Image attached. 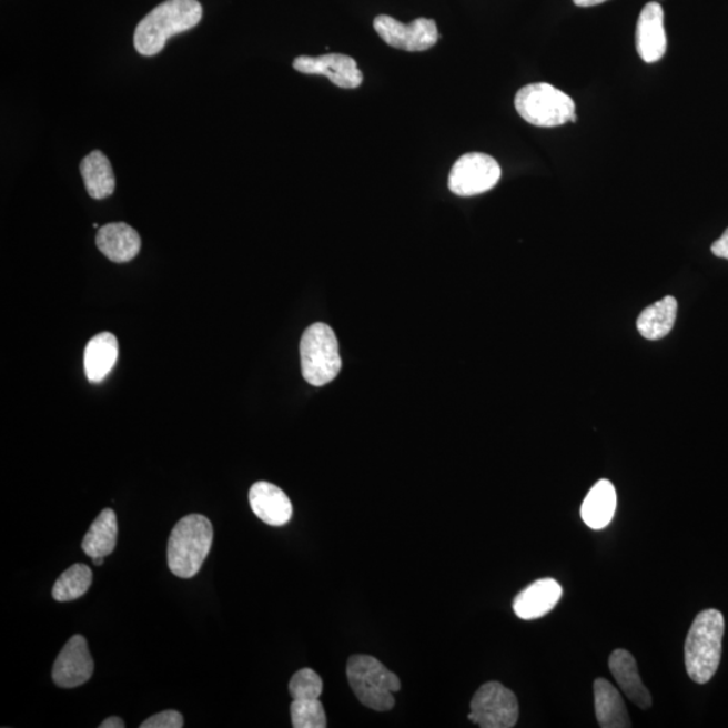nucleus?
Segmentation results:
<instances>
[{
    "instance_id": "4468645a",
    "label": "nucleus",
    "mask_w": 728,
    "mask_h": 728,
    "mask_svg": "<svg viewBox=\"0 0 728 728\" xmlns=\"http://www.w3.org/2000/svg\"><path fill=\"white\" fill-rule=\"evenodd\" d=\"M563 588L555 579H542L532 583L520 592L513 601V610L525 620L543 618L554 610L562 599Z\"/></svg>"
},
{
    "instance_id": "39448f33",
    "label": "nucleus",
    "mask_w": 728,
    "mask_h": 728,
    "mask_svg": "<svg viewBox=\"0 0 728 728\" xmlns=\"http://www.w3.org/2000/svg\"><path fill=\"white\" fill-rule=\"evenodd\" d=\"M514 104L520 118L537 128H557L577 121L574 100L548 83L520 88Z\"/></svg>"
},
{
    "instance_id": "9b49d317",
    "label": "nucleus",
    "mask_w": 728,
    "mask_h": 728,
    "mask_svg": "<svg viewBox=\"0 0 728 728\" xmlns=\"http://www.w3.org/2000/svg\"><path fill=\"white\" fill-rule=\"evenodd\" d=\"M293 68L304 74H322L344 90H355L363 83V73L356 61L345 54L332 53L318 58L300 55L293 61Z\"/></svg>"
},
{
    "instance_id": "20e7f679",
    "label": "nucleus",
    "mask_w": 728,
    "mask_h": 728,
    "mask_svg": "<svg viewBox=\"0 0 728 728\" xmlns=\"http://www.w3.org/2000/svg\"><path fill=\"white\" fill-rule=\"evenodd\" d=\"M351 688L363 706L374 711H391L395 706L394 692L401 689L398 676L372 656L356 655L347 664Z\"/></svg>"
},
{
    "instance_id": "c756f323",
    "label": "nucleus",
    "mask_w": 728,
    "mask_h": 728,
    "mask_svg": "<svg viewBox=\"0 0 728 728\" xmlns=\"http://www.w3.org/2000/svg\"><path fill=\"white\" fill-rule=\"evenodd\" d=\"M92 562L93 564H95V566H102V564L104 563V557L92 558Z\"/></svg>"
},
{
    "instance_id": "2eb2a0df",
    "label": "nucleus",
    "mask_w": 728,
    "mask_h": 728,
    "mask_svg": "<svg viewBox=\"0 0 728 728\" xmlns=\"http://www.w3.org/2000/svg\"><path fill=\"white\" fill-rule=\"evenodd\" d=\"M141 244L140 234L125 223H109L98 231L100 253L115 263L133 261L140 254Z\"/></svg>"
},
{
    "instance_id": "9d476101",
    "label": "nucleus",
    "mask_w": 728,
    "mask_h": 728,
    "mask_svg": "<svg viewBox=\"0 0 728 728\" xmlns=\"http://www.w3.org/2000/svg\"><path fill=\"white\" fill-rule=\"evenodd\" d=\"M95 669L87 639L73 636L60 651L53 665L52 677L55 686L64 689L78 688L91 679Z\"/></svg>"
},
{
    "instance_id": "0eeeda50",
    "label": "nucleus",
    "mask_w": 728,
    "mask_h": 728,
    "mask_svg": "<svg viewBox=\"0 0 728 728\" xmlns=\"http://www.w3.org/2000/svg\"><path fill=\"white\" fill-rule=\"evenodd\" d=\"M518 717L517 696L498 681L483 684L471 700L468 720L482 728H512Z\"/></svg>"
},
{
    "instance_id": "1a4fd4ad",
    "label": "nucleus",
    "mask_w": 728,
    "mask_h": 728,
    "mask_svg": "<svg viewBox=\"0 0 728 728\" xmlns=\"http://www.w3.org/2000/svg\"><path fill=\"white\" fill-rule=\"evenodd\" d=\"M374 29L387 46L406 52H425L441 39L436 21L428 18H417L405 24L392 17L378 16L374 20Z\"/></svg>"
},
{
    "instance_id": "c85d7f7f",
    "label": "nucleus",
    "mask_w": 728,
    "mask_h": 728,
    "mask_svg": "<svg viewBox=\"0 0 728 728\" xmlns=\"http://www.w3.org/2000/svg\"><path fill=\"white\" fill-rule=\"evenodd\" d=\"M605 2H608V0H574V3L579 6V8H593V6H598Z\"/></svg>"
},
{
    "instance_id": "bb28decb",
    "label": "nucleus",
    "mask_w": 728,
    "mask_h": 728,
    "mask_svg": "<svg viewBox=\"0 0 728 728\" xmlns=\"http://www.w3.org/2000/svg\"><path fill=\"white\" fill-rule=\"evenodd\" d=\"M711 251L715 256H718V259L728 261V229L724 232V235H721L717 242L712 243Z\"/></svg>"
},
{
    "instance_id": "f03ea898",
    "label": "nucleus",
    "mask_w": 728,
    "mask_h": 728,
    "mask_svg": "<svg viewBox=\"0 0 728 728\" xmlns=\"http://www.w3.org/2000/svg\"><path fill=\"white\" fill-rule=\"evenodd\" d=\"M724 636V614L709 608V610L696 615L687 636L686 648H684L690 680L706 684L717 674Z\"/></svg>"
},
{
    "instance_id": "4be33fe9",
    "label": "nucleus",
    "mask_w": 728,
    "mask_h": 728,
    "mask_svg": "<svg viewBox=\"0 0 728 728\" xmlns=\"http://www.w3.org/2000/svg\"><path fill=\"white\" fill-rule=\"evenodd\" d=\"M118 539L117 514L112 508H104L84 536L81 548L91 558L105 557L114 552Z\"/></svg>"
},
{
    "instance_id": "b1692460",
    "label": "nucleus",
    "mask_w": 728,
    "mask_h": 728,
    "mask_svg": "<svg viewBox=\"0 0 728 728\" xmlns=\"http://www.w3.org/2000/svg\"><path fill=\"white\" fill-rule=\"evenodd\" d=\"M292 726L294 728H325L326 715L322 701L294 700L291 706Z\"/></svg>"
},
{
    "instance_id": "ddd939ff",
    "label": "nucleus",
    "mask_w": 728,
    "mask_h": 728,
    "mask_svg": "<svg viewBox=\"0 0 728 728\" xmlns=\"http://www.w3.org/2000/svg\"><path fill=\"white\" fill-rule=\"evenodd\" d=\"M251 510L270 526H284L293 516V506L287 495L269 482H256L250 488Z\"/></svg>"
},
{
    "instance_id": "423d86ee",
    "label": "nucleus",
    "mask_w": 728,
    "mask_h": 728,
    "mask_svg": "<svg viewBox=\"0 0 728 728\" xmlns=\"http://www.w3.org/2000/svg\"><path fill=\"white\" fill-rule=\"evenodd\" d=\"M300 354L304 380L312 386L330 384L341 373L342 357L337 338L326 324H313L304 332Z\"/></svg>"
},
{
    "instance_id": "5701e85b",
    "label": "nucleus",
    "mask_w": 728,
    "mask_h": 728,
    "mask_svg": "<svg viewBox=\"0 0 728 728\" xmlns=\"http://www.w3.org/2000/svg\"><path fill=\"white\" fill-rule=\"evenodd\" d=\"M93 580L92 570L85 564H74L62 574L58 582L54 583L52 595L53 599L65 604L84 596L90 589Z\"/></svg>"
},
{
    "instance_id": "aec40b11",
    "label": "nucleus",
    "mask_w": 728,
    "mask_h": 728,
    "mask_svg": "<svg viewBox=\"0 0 728 728\" xmlns=\"http://www.w3.org/2000/svg\"><path fill=\"white\" fill-rule=\"evenodd\" d=\"M80 173L85 190L92 199L103 200L115 191V175L105 154L95 150L80 163Z\"/></svg>"
},
{
    "instance_id": "7c9ffc66",
    "label": "nucleus",
    "mask_w": 728,
    "mask_h": 728,
    "mask_svg": "<svg viewBox=\"0 0 728 728\" xmlns=\"http://www.w3.org/2000/svg\"><path fill=\"white\" fill-rule=\"evenodd\" d=\"M656 2H661V0H656Z\"/></svg>"
},
{
    "instance_id": "6ab92c4d",
    "label": "nucleus",
    "mask_w": 728,
    "mask_h": 728,
    "mask_svg": "<svg viewBox=\"0 0 728 728\" xmlns=\"http://www.w3.org/2000/svg\"><path fill=\"white\" fill-rule=\"evenodd\" d=\"M596 720L601 728H629L631 720L623 696L606 679L594 683Z\"/></svg>"
},
{
    "instance_id": "f8f14e48",
    "label": "nucleus",
    "mask_w": 728,
    "mask_h": 728,
    "mask_svg": "<svg viewBox=\"0 0 728 728\" xmlns=\"http://www.w3.org/2000/svg\"><path fill=\"white\" fill-rule=\"evenodd\" d=\"M636 46L639 58L646 64L660 61L667 53L668 40L664 27V10L658 2H650L645 6L639 14Z\"/></svg>"
},
{
    "instance_id": "a211bd4d",
    "label": "nucleus",
    "mask_w": 728,
    "mask_h": 728,
    "mask_svg": "<svg viewBox=\"0 0 728 728\" xmlns=\"http://www.w3.org/2000/svg\"><path fill=\"white\" fill-rule=\"evenodd\" d=\"M615 510H617V492L610 481L601 479L589 489L583 501L580 514L588 527L600 530L610 525Z\"/></svg>"
},
{
    "instance_id": "f257e3e1",
    "label": "nucleus",
    "mask_w": 728,
    "mask_h": 728,
    "mask_svg": "<svg viewBox=\"0 0 728 728\" xmlns=\"http://www.w3.org/2000/svg\"><path fill=\"white\" fill-rule=\"evenodd\" d=\"M203 8L198 0H166L138 23L134 33L136 52L152 58L165 48L169 39L198 27Z\"/></svg>"
},
{
    "instance_id": "7ed1b4c3",
    "label": "nucleus",
    "mask_w": 728,
    "mask_h": 728,
    "mask_svg": "<svg viewBox=\"0 0 728 728\" xmlns=\"http://www.w3.org/2000/svg\"><path fill=\"white\" fill-rule=\"evenodd\" d=\"M213 539L211 520L200 514L181 518L169 537L168 566L181 579H191L202 569Z\"/></svg>"
},
{
    "instance_id": "f3484780",
    "label": "nucleus",
    "mask_w": 728,
    "mask_h": 728,
    "mask_svg": "<svg viewBox=\"0 0 728 728\" xmlns=\"http://www.w3.org/2000/svg\"><path fill=\"white\" fill-rule=\"evenodd\" d=\"M119 353L118 338L111 332H100L88 342L84 372L91 384H100L114 368Z\"/></svg>"
},
{
    "instance_id": "dca6fc26",
    "label": "nucleus",
    "mask_w": 728,
    "mask_h": 728,
    "mask_svg": "<svg viewBox=\"0 0 728 728\" xmlns=\"http://www.w3.org/2000/svg\"><path fill=\"white\" fill-rule=\"evenodd\" d=\"M614 679L619 684L620 689L634 705L644 709L651 707V695L644 686L641 676H639L636 658L630 651L617 649L608 658Z\"/></svg>"
},
{
    "instance_id": "a878e982",
    "label": "nucleus",
    "mask_w": 728,
    "mask_h": 728,
    "mask_svg": "<svg viewBox=\"0 0 728 728\" xmlns=\"http://www.w3.org/2000/svg\"><path fill=\"white\" fill-rule=\"evenodd\" d=\"M141 728H181L184 727V718L179 711H173V709H168V711H162L160 714L153 715L149 719L144 720L140 726Z\"/></svg>"
},
{
    "instance_id": "6e6552de",
    "label": "nucleus",
    "mask_w": 728,
    "mask_h": 728,
    "mask_svg": "<svg viewBox=\"0 0 728 728\" xmlns=\"http://www.w3.org/2000/svg\"><path fill=\"white\" fill-rule=\"evenodd\" d=\"M501 174L499 163L493 156L468 153L455 162L449 173L448 186L457 196H478L493 190L498 184Z\"/></svg>"
},
{
    "instance_id": "393cba45",
    "label": "nucleus",
    "mask_w": 728,
    "mask_h": 728,
    "mask_svg": "<svg viewBox=\"0 0 728 728\" xmlns=\"http://www.w3.org/2000/svg\"><path fill=\"white\" fill-rule=\"evenodd\" d=\"M293 700H315L323 694V680L315 670L305 668L297 671L289 683Z\"/></svg>"
},
{
    "instance_id": "cd10ccee",
    "label": "nucleus",
    "mask_w": 728,
    "mask_h": 728,
    "mask_svg": "<svg viewBox=\"0 0 728 728\" xmlns=\"http://www.w3.org/2000/svg\"><path fill=\"white\" fill-rule=\"evenodd\" d=\"M100 728H124V720L118 717H111L103 720V724L99 726Z\"/></svg>"
},
{
    "instance_id": "412c9836",
    "label": "nucleus",
    "mask_w": 728,
    "mask_h": 728,
    "mask_svg": "<svg viewBox=\"0 0 728 728\" xmlns=\"http://www.w3.org/2000/svg\"><path fill=\"white\" fill-rule=\"evenodd\" d=\"M677 300L668 296L646 307L638 317L637 328L648 341H660L674 330L677 317Z\"/></svg>"
}]
</instances>
